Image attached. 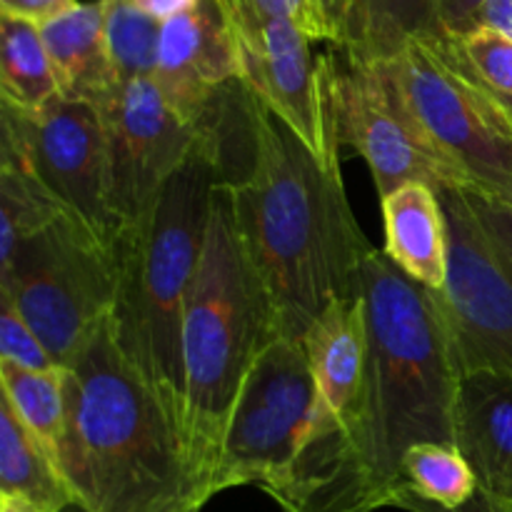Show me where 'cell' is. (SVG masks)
<instances>
[{
    "label": "cell",
    "instance_id": "16",
    "mask_svg": "<svg viewBox=\"0 0 512 512\" xmlns=\"http://www.w3.org/2000/svg\"><path fill=\"white\" fill-rule=\"evenodd\" d=\"M455 445L473 468L480 493L512 508V375L458 373Z\"/></svg>",
    "mask_w": 512,
    "mask_h": 512
},
{
    "label": "cell",
    "instance_id": "5",
    "mask_svg": "<svg viewBox=\"0 0 512 512\" xmlns=\"http://www.w3.org/2000/svg\"><path fill=\"white\" fill-rule=\"evenodd\" d=\"M278 335L268 290L235 228L228 183L215 185L208 235L183 320L185 413L180 445L203 505L215 498V468L245 378Z\"/></svg>",
    "mask_w": 512,
    "mask_h": 512
},
{
    "label": "cell",
    "instance_id": "17",
    "mask_svg": "<svg viewBox=\"0 0 512 512\" xmlns=\"http://www.w3.org/2000/svg\"><path fill=\"white\" fill-rule=\"evenodd\" d=\"M380 208L385 225L383 253L405 278L440 293L448 283L450 230L438 190L425 183H405L383 195Z\"/></svg>",
    "mask_w": 512,
    "mask_h": 512
},
{
    "label": "cell",
    "instance_id": "38",
    "mask_svg": "<svg viewBox=\"0 0 512 512\" xmlns=\"http://www.w3.org/2000/svg\"><path fill=\"white\" fill-rule=\"evenodd\" d=\"M203 508H190V510H185V512H200Z\"/></svg>",
    "mask_w": 512,
    "mask_h": 512
},
{
    "label": "cell",
    "instance_id": "10",
    "mask_svg": "<svg viewBox=\"0 0 512 512\" xmlns=\"http://www.w3.org/2000/svg\"><path fill=\"white\" fill-rule=\"evenodd\" d=\"M0 125V153L23 160L65 215L113 245L108 148L100 110L60 95L33 113L0 103Z\"/></svg>",
    "mask_w": 512,
    "mask_h": 512
},
{
    "label": "cell",
    "instance_id": "11",
    "mask_svg": "<svg viewBox=\"0 0 512 512\" xmlns=\"http://www.w3.org/2000/svg\"><path fill=\"white\" fill-rule=\"evenodd\" d=\"M238 45L240 80L285 128L320 158L338 155V135L328 100L323 63L313 55L305 30L283 18H268L243 0H223Z\"/></svg>",
    "mask_w": 512,
    "mask_h": 512
},
{
    "label": "cell",
    "instance_id": "7",
    "mask_svg": "<svg viewBox=\"0 0 512 512\" xmlns=\"http://www.w3.org/2000/svg\"><path fill=\"white\" fill-rule=\"evenodd\" d=\"M115 290L113 245L70 215L20 243L0 268V298L15 305L60 368L113 310Z\"/></svg>",
    "mask_w": 512,
    "mask_h": 512
},
{
    "label": "cell",
    "instance_id": "21",
    "mask_svg": "<svg viewBox=\"0 0 512 512\" xmlns=\"http://www.w3.org/2000/svg\"><path fill=\"white\" fill-rule=\"evenodd\" d=\"M60 95L38 23L0 13V103L40 110Z\"/></svg>",
    "mask_w": 512,
    "mask_h": 512
},
{
    "label": "cell",
    "instance_id": "6",
    "mask_svg": "<svg viewBox=\"0 0 512 512\" xmlns=\"http://www.w3.org/2000/svg\"><path fill=\"white\" fill-rule=\"evenodd\" d=\"M388 65L470 190L512 205V103L483 83L458 40H413Z\"/></svg>",
    "mask_w": 512,
    "mask_h": 512
},
{
    "label": "cell",
    "instance_id": "13",
    "mask_svg": "<svg viewBox=\"0 0 512 512\" xmlns=\"http://www.w3.org/2000/svg\"><path fill=\"white\" fill-rule=\"evenodd\" d=\"M450 230L448 283L438 293L458 373L512 375V278L495 260L463 190H443Z\"/></svg>",
    "mask_w": 512,
    "mask_h": 512
},
{
    "label": "cell",
    "instance_id": "1",
    "mask_svg": "<svg viewBox=\"0 0 512 512\" xmlns=\"http://www.w3.org/2000/svg\"><path fill=\"white\" fill-rule=\"evenodd\" d=\"M368 370L348 435L303 445L270 498L283 512H378L405 493L403 460L455 445L458 365L438 293L405 278L383 250L365 258Z\"/></svg>",
    "mask_w": 512,
    "mask_h": 512
},
{
    "label": "cell",
    "instance_id": "31",
    "mask_svg": "<svg viewBox=\"0 0 512 512\" xmlns=\"http://www.w3.org/2000/svg\"><path fill=\"white\" fill-rule=\"evenodd\" d=\"M75 5H78V0H0V13L45 25L73 10Z\"/></svg>",
    "mask_w": 512,
    "mask_h": 512
},
{
    "label": "cell",
    "instance_id": "37",
    "mask_svg": "<svg viewBox=\"0 0 512 512\" xmlns=\"http://www.w3.org/2000/svg\"><path fill=\"white\" fill-rule=\"evenodd\" d=\"M65 512H85V510H80V508H78V505H70V508H68V510H65Z\"/></svg>",
    "mask_w": 512,
    "mask_h": 512
},
{
    "label": "cell",
    "instance_id": "36",
    "mask_svg": "<svg viewBox=\"0 0 512 512\" xmlns=\"http://www.w3.org/2000/svg\"><path fill=\"white\" fill-rule=\"evenodd\" d=\"M0 512H43V510L30 505L28 500L15 498V495H0Z\"/></svg>",
    "mask_w": 512,
    "mask_h": 512
},
{
    "label": "cell",
    "instance_id": "27",
    "mask_svg": "<svg viewBox=\"0 0 512 512\" xmlns=\"http://www.w3.org/2000/svg\"><path fill=\"white\" fill-rule=\"evenodd\" d=\"M0 360L25 370L60 368L10 300L0 298Z\"/></svg>",
    "mask_w": 512,
    "mask_h": 512
},
{
    "label": "cell",
    "instance_id": "4",
    "mask_svg": "<svg viewBox=\"0 0 512 512\" xmlns=\"http://www.w3.org/2000/svg\"><path fill=\"white\" fill-rule=\"evenodd\" d=\"M228 178L225 148L215 135L200 133L193 153L170 175L148 215L113 240L115 340L178 435L185 413V303L208 235L213 190Z\"/></svg>",
    "mask_w": 512,
    "mask_h": 512
},
{
    "label": "cell",
    "instance_id": "2",
    "mask_svg": "<svg viewBox=\"0 0 512 512\" xmlns=\"http://www.w3.org/2000/svg\"><path fill=\"white\" fill-rule=\"evenodd\" d=\"M253 158L228 183L233 218L273 303L280 335L303 340L335 303L360 293L373 245L350 210L340 158H320L250 95Z\"/></svg>",
    "mask_w": 512,
    "mask_h": 512
},
{
    "label": "cell",
    "instance_id": "18",
    "mask_svg": "<svg viewBox=\"0 0 512 512\" xmlns=\"http://www.w3.org/2000/svg\"><path fill=\"white\" fill-rule=\"evenodd\" d=\"M60 98L90 103L95 108L118 90L108 43H105V5L78 3L60 18L40 25Z\"/></svg>",
    "mask_w": 512,
    "mask_h": 512
},
{
    "label": "cell",
    "instance_id": "26",
    "mask_svg": "<svg viewBox=\"0 0 512 512\" xmlns=\"http://www.w3.org/2000/svg\"><path fill=\"white\" fill-rule=\"evenodd\" d=\"M455 40L483 83L512 103V40L483 28Z\"/></svg>",
    "mask_w": 512,
    "mask_h": 512
},
{
    "label": "cell",
    "instance_id": "35",
    "mask_svg": "<svg viewBox=\"0 0 512 512\" xmlns=\"http://www.w3.org/2000/svg\"><path fill=\"white\" fill-rule=\"evenodd\" d=\"M135 8H140L143 13L153 15L155 20L165 23V20L175 18V15L185 13V10L193 8L198 0H130Z\"/></svg>",
    "mask_w": 512,
    "mask_h": 512
},
{
    "label": "cell",
    "instance_id": "24",
    "mask_svg": "<svg viewBox=\"0 0 512 512\" xmlns=\"http://www.w3.org/2000/svg\"><path fill=\"white\" fill-rule=\"evenodd\" d=\"M405 493L443 510H460L478 495V478L458 445L423 443L403 460ZM400 495V498H403Z\"/></svg>",
    "mask_w": 512,
    "mask_h": 512
},
{
    "label": "cell",
    "instance_id": "30",
    "mask_svg": "<svg viewBox=\"0 0 512 512\" xmlns=\"http://www.w3.org/2000/svg\"><path fill=\"white\" fill-rule=\"evenodd\" d=\"M488 0H435L440 25L450 38H465L478 30V15Z\"/></svg>",
    "mask_w": 512,
    "mask_h": 512
},
{
    "label": "cell",
    "instance_id": "20",
    "mask_svg": "<svg viewBox=\"0 0 512 512\" xmlns=\"http://www.w3.org/2000/svg\"><path fill=\"white\" fill-rule=\"evenodd\" d=\"M0 495L28 500L43 512H65L73 503L60 465L0 398Z\"/></svg>",
    "mask_w": 512,
    "mask_h": 512
},
{
    "label": "cell",
    "instance_id": "34",
    "mask_svg": "<svg viewBox=\"0 0 512 512\" xmlns=\"http://www.w3.org/2000/svg\"><path fill=\"white\" fill-rule=\"evenodd\" d=\"M478 28L512 40V0H488L478 15Z\"/></svg>",
    "mask_w": 512,
    "mask_h": 512
},
{
    "label": "cell",
    "instance_id": "25",
    "mask_svg": "<svg viewBox=\"0 0 512 512\" xmlns=\"http://www.w3.org/2000/svg\"><path fill=\"white\" fill-rule=\"evenodd\" d=\"M105 5V43L110 63L120 85L133 80L155 78L158 45L163 23L135 8L130 0H103Z\"/></svg>",
    "mask_w": 512,
    "mask_h": 512
},
{
    "label": "cell",
    "instance_id": "29",
    "mask_svg": "<svg viewBox=\"0 0 512 512\" xmlns=\"http://www.w3.org/2000/svg\"><path fill=\"white\" fill-rule=\"evenodd\" d=\"M253 10L268 18H283L298 25L300 30L310 35L315 43H328L325 40V28L320 23V15L315 10L313 0H243Z\"/></svg>",
    "mask_w": 512,
    "mask_h": 512
},
{
    "label": "cell",
    "instance_id": "14",
    "mask_svg": "<svg viewBox=\"0 0 512 512\" xmlns=\"http://www.w3.org/2000/svg\"><path fill=\"white\" fill-rule=\"evenodd\" d=\"M153 80L175 115L200 133L220 95L240 80L238 45L223 0H198L165 20Z\"/></svg>",
    "mask_w": 512,
    "mask_h": 512
},
{
    "label": "cell",
    "instance_id": "3",
    "mask_svg": "<svg viewBox=\"0 0 512 512\" xmlns=\"http://www.w3.org/2000/svg\"><path fill=\"white\" fill-rule=\"evenodd\" d=\"M60 470L85 512L203 508L178 428L115 340L110 313L65 368Z\"/></svg>",
    "mask_w": 512,
    "mask_h": 512
},
{
    "label": "cell",
    "instance_id": "33",
    "mask_svg": "<svg viewBox=\"0 0 512 512\" xmlns=\"http://www.w3.org/2000/svg\"><path fill=\"white\" fill-rule=\"evenodd\" d=\"M395 508L400 510H408V512H512V508H505V505L495 503V500H490L488 495H483L478 490V495H475L473 500H470L465 508L460 510H443V508H435V505L430 503H423V500L413 498V495H403V498L398 500V505Z\"/></svg>",
    "mask_w": 512,
    "mask_h": 512
},
{
    "label": "cell",
    "instance_id": "12",
    "mask_svg": "<svg viewBox=\"0 0 512 512\" xmlns=\"http://www.w3.org/2000/svg\"><path fill=\"white\" fill-rule=\"evenodd\" d=\"M98 110L108 148V210L118 235L148 215L200 133L175 115L150 78L118 85Z\"/></svg>",
    "mask_w": 512,
    "mask_h": 512
},
{
    "label": "cell",
    "instance_id": "19",
    "mask_svg": "<svg viewBox=\"0 0 512 512\" xmlns=\"http://www.w3.org/2000/svg\"><path fill=\"white\" fill-rule=\"evenodd\" d=\"M423 38H448L435 0H350L338 50L353 63H390L405 45Z\"/></svg>",
    "mask_w": 512,
    "mask_h": 512
},
{
    "label": "cell",
    "instance_id": "8",
    "mask_svg": "<svg viewBox=\"0 0 512 512\" xmlns=\"http://www.w3.org/2000/svg\"><path fill=\"white\" fill-rule=\"evenodd\" d=\"M340 145L368 163L378 195L405 183L443 190H470V180L410 108L388 63H353L338 48L320 55Z\"/></svg>",
    "mask_w": 512,
    "mask_h": 512
},
{
    "label": "cell",
    "instance_id": "22",
    "mask_svg": "<svg viewBox=\"0 0 512 512\" xmlns=\"http://www.w3.org/2000/svg\"><path fill=\"white\" fill-rule=\"evenodd\" d=\"M0 398L15 410L25 428L35 435L50 458L60 465V445L65 433V368L25 370L0 360Z\"/></svg>",
    "mask_w": 512,
    "mask_h": 512
},
{
    "label": "cell",
    "instance_id": "32",
    "mask_svg": "<svg viewBox=\"0 0 512 512\" xmlns=\"http://www.w3.org/2000/svg\"><path fill=\"white\" fill-rule=\"evenodd\" d=\"M315 10L320 15V23L325 28V40L333 48H340L345 35V25H348L350 0H313Z\"/></svg>",
    "mask_w": 512,
    "mask_h": 512
},
{
    "label": "cell",
    "instance_id": "28",
    "mask_svg": "<svg viewBox=\"0 0 512 512\" xmlns=\"http://www.w3.org/2000/svg\"><path fill=\"white\" fill-rule=\"evenodd\" d=\"M470 210L475 215V223L483 230L495 260L503 265L505 273L512 278V205L488 198V195L463 190Z\"/></svg>",
    "mask_w": 512,
    "mask_h": 512
},
{
    "label": "cell",
    "instance_id": "23",
    "mask_svg": "<svg viewBox=\"0 0 512 512\" xmlns=\"http://www.w3.org/2000/svg\"><path fill=\"white\" fill-rule=\"evenodd\" d=\"M63 215L65 210L23 160L0 153V268L10 263L20 243L43 233Z\"/></svg>",
    "mask_w": 512,
    "mask_h": 512
},
{
    "label": "cell",
    "instance_id": "9",
    "mask_svg": "<svg viewBox=\"0 0 512 512\" xmlns=\"http://www.w3.org/2000/svg\"><path fill=\"white\" fill-rule=\"evenodd\" d=\"M315 405L303 340L278 338L255 360L238 395L213 478V495L255 485L273 495L300 453Z\"/></svg>",
    "mask_w": 512,
    "mask_h": 512
},
{
    "label": "cell",
    "instance_id": "15",
    "mask_svg": "<svg viewBox=\"0 0 512 512\" xmlns=\"http://www.w3.org/2000/svg\"><path fill=\"white\" fill-rule=\"evenodd\" d=\"M303 345L315 380L313 418L303 445L335 443L353 425L368 370L370 338L363 285L353 298L335 300L315 320Z\"/></svg>",
    "mask_w": 512,
    "mask_h": 512
}]
</instances>
